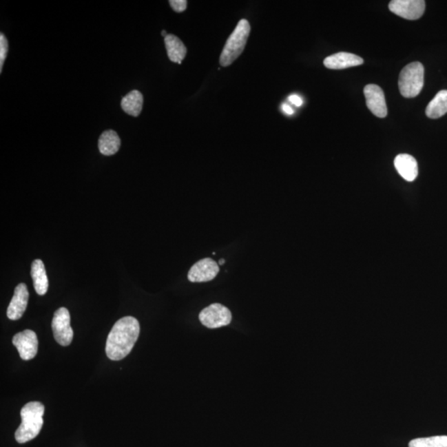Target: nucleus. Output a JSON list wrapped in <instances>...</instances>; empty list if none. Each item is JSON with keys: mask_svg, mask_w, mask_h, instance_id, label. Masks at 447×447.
Returning a JSON list of instances; mask_svg holds the SVG:
<instances>
[{"mask_svg": "<svg viewBox=\"0 0 447 447\" xmlns=\"http://www.w3.org/2000/svg\"><path fill=\"white\" fill-rule=\"evenodd\" d=\"M141 326L136 318L125 317L114 324L106 342L105 352L112 360L125 359L136 343Z\"/></svg>", "mask_w": 447, "mask_h": 447, "instance_id": "1", "label": "nucleus"}, {"mask_svg": "<svg viewBox=\"0 0 447 447\" xmlns=\"http://www.w3.org/2000/svg\"><path fill=\"white\" fill-rule=\"evenodd\" d=\"M44 406L39 402H30L21 410L22 424L15 433V439L20 444L38 436L43 426Z\"/></svg>", "mask_w": 447, "mask_h": 447, "instance_id": "2", "label": "nucleus"}, {"mask_svg": "<svg viewBox=\"0 0 447 447\" xmlns=\"http://www.w3.org/2000/svg\"><path fill=\"white\" fill-rule=\"evenodd\" d=\"M248 20L241 19L231 35L229 37L220 57L222 67H229L243 53L250 34Z\"/></svg>", "mask_w": 447, "mask_h": 447, "instance_id": "3", "label": "nucleus"}, {"mask_svg": "<svg viewBox=\"0 0 447 447\" xmlns=\"http://www.w3.org/2000/svg\"><path fill=\"white\" fill-rule=\"evenodd\" d=\"M424 85V67L421 63L414 61L402 70L399 79L401 95L414 98L419 95Z\"/></svg>", "mask_w": 447, "mask_h": 447, "instance_id": "4", "label": "nucleus"}, {"mask_svg": "<svg viewBox=\"0 0 447 447\" xmlns=\"http://www.w3.org/2000/svg\"><path fill=\"white\" fill-rule=\"evenodd\" d=\"M52 328L56 342L61 346H67L72 343L74 334L71 326V315L65 307H61L55 311Z\"/></svg>", "mask_w": 447, "mask_h": 447, "instance_id": "5", "label": "nucleus"}, {"mask_svg": "<svg viewBox=\"0 0 447 447\" xmlns=\"http://www.w3.org/2000/svg\"><path fill=\"white\" fill-rule=\"evenodd\" d=\"M199 319L203 326L210 329H216V328L229 325L232 315L227 306L220 303H214L200 311Z\"/></svg>", "mask_w": 447, "mask_h": 447, "instance_id": "6", "label": "nucleus"}, {"mask_svg": "<svg viewBox=\"0 0 447 447\" xmlns=\"http://www.w3.org/2000/svg\"><path fill=\"white\" fill-rule=\"evenodd\" d=\"M424 0H393L388 8L393 14L408 20H417L425 12Z\"/></svg>", "mask_w": 447, "mask_h": 447, "instance_id": "7", "label": "nucleus"}, {"mask_svg": "<svg viewBox=\"0 0 447 447\" xmlns=\"http://www.w3.org/2000/svg\"><path fill=\"white\" fill-rule=\"evenodd\" d=\"M12 342L17 348L19 355L23 360L34 359L38 353V336L31 330H25L16 334Z\"/></svg>", "mask_w": 447, "mask_h": 447, "instance_id": "8", "label": "nucleus"}, {"mask_svg": "<svg viewBox=\"0 0 447 447\" xmlns=\"http://www.w3.org/2000/svg\"><path fill=\"white\" fill-rule=\"evenodd\" d=\"M220 272L219 264L212 258H207L196 262L188 273V280L191 282H210Z\"/></svg>", "mask_w": 447, "mask_h": 447, "instance_id": "9", "label": "nucleus"}, {"mask_svg": "<svg viewBox=\"0 0 447 447\" xmlns=\"http://www.w3.org/2000/svg\"><path fill=\"white\" fill-rule=\"evenodd\" d=\"M368 110L379 118L387 116L388 109L383 90L379 85H367L364 89Z\"/></svg>", "mask_w": 447, "mask_h": 447, "instance_id": "10", "label": "nucleus"}, {"mask_svg": "<svg viewBox=\"0 0 447 447\" xmlns=\"http://www.w3.org/2000/svg\"><path fill=\"white\" fill-rule=\"evenodd\" d=\"M30 293L26 284H20L16 287L13 298L7 310V315L10 320L16 321L23 317L25 313Z\"/></svg>", "mask_w": 447, "mask_h": 447, "instance_id": "11", "label": "nucleus"}, {"mask_svg": "<svg viewBox=\"0 0 447 447\" xmlns=\"http://www.w3.org/2000/svg\"><path fill=\"white\" fill-rule=\"evenodd\" d=\"M364 63L362 57L349 52H338L327 56L324 60V65L328 69L342 70L357 67Z\"/></svg>", "mask_w": 447, "mask_h": 447, "instance_id": "12", "label": "nucleus"}, {"mask_svg": "<svg viewBox=\"0 0 447 447\" xmlns=\"http://www.w3.org/2000/svg\"><path fill=\"white\" fill-rule=\"evenodd\" d=\"M395 168L404 179L413 182L417 178L418 167L416 159L409 154L397 155L395 159Z\"/></svg>", "mask_w": 447, "mask_h": 447, "instance_id": "13", "label": "nucleus"}, {"mask_svg": "<svg viewBox=\"0 0 447 447\" xmlns=\"http://www.w3.org/2000/svg\"><path fill=\"white\" fill-rule=\"evenodd\" d=\"M164 42H165L168 59L172 63L182 64V61L185 59L187 49L181 39L175 35L168 34L164 39Z\"/></svg>", "mask_w": 447, "mask_h": 447, "instance_id": "14", "label": "nucleus"}, {"mask_svg": "<svg viewBox=\"0 0 447 447\" xmlns=\"http://www.w3.org/2000/svg\"><path fill=\"white\" fill-rule=\"evenodd\" d=\"M31 276L32 281H34L36 293L40 295V296H43L48 292V278L42 260H36L32 262Z\"/></svg>", "mask_w": 447, "mask_h": 447, "instance_id": "15", "label": "nucleus"}, {"mask_svg": "<svg viewBox=\"0 0 447 447\" xmlns=\"http://www.w3.org/2000/svg\"><path fill=\"white\" fill-rule=\"evenodd\" d=\"M121 145V141L116 131L106 130L101 135L98 147L101 154L105 156L116 154Z\"/></svg>", "mask_w": 447, "mask_h": 447, "instance_id": "16", "label": "nucleus"}, {"mask_svg": "<svg viewBox=\"0 0 447 447\" xmlns=\"http://www.w3.org/2000/svg\"><path fill=\"white\" fill-rule=\"evenodd\" d=\"M143 105V96L141 92L134 91L127 94L121 101V107L126 114L131 116L138 117L141 114Z\"/></svg>", "mask_w": 447, "mask_h": 447, "instance_id": "17", "label": "nucleus"}, {"mask_svg": "<svg viewBox=\"0 0 447 447\" xmlns=\"http://www.w3.org/2000/svg\"><path fill=\"white\" fill-rule=\"evenodd\" d=\"M447 113V91L442 90L439 92L436 96L426 109V114L430 118H441Z\"/></svg>", "mask_w": 447, "mask_h": 447, "instance_id": "18", "label": "nucleus"}, {"mask_svg": "<svg viewBox=\"0 0 447 447\" xmlns=\"http://www.w3.org/2000/svg\"><path fill=\"white\" fill-rule=\"evenodd\" d=\"M409 447H447V436L417 438L409 442Z\"/></svg>", "mask_w": 447, "mask_h": 447, "instance_id": "19", "label": "nucleus"}, {"mask_svg": "<svg viewBox=\"0 0 447 447\" xmlns=\"http://www.w3.org/2000/svg\"><path fill=\"white\" fill-rule=\"evenodd\" d=\"M9 52V43L3 35V32L0 34V72H2L3 65Z\"/></svg>", "mask_w": 447, "mask_h": 447, "instance_id": "20", "label": "nucleus"}, {"mask_svg": "<svg viewBox=\"0 0 447 447\" xmlns=\"http://www.w3.org/2000/svg\"><path fill=\"white\" fill-rule=\"evenodd\" d=\"M170 6L176 13H182L187 10V1L186 0H170Z\"/></svg>", "mask_w": 447, "mask_h": 447, "instance_id": "21", "label": "nucleus"}, {"mask_svg": "<svg viewBox=\"0 0 447 447\" xmlns=\"http://www.w3.org/2000/svg\"><path fill=\"white\" fill-rule=\"evenodd\" d=\"M289 100L291 102V103H293L294 105L298 106V107H300V106L303 103L302 98L297 95L290 96Z\"/></svg>", "mask_w": 447, "mask_h": 447, "instance_id": "22", "label": "nucleus"}, {"mask_svg": "<svg viewBox=\"0 0 447 447\" xmlns=\"http://www.w3.org/2000/svg\"><path fill=\"white\" fill-rule=\"evenodd\" d=\"M282 110H284V112L287 114H289V116H292V114H293V113H294L293 110L289 105H287V104L282 105Z\"/></svg>", "mask_w": 447, "mask_h": 447, "instance_id": "23", "label": "nucleus"}, {"mask_svg": "<svg viewBox=\"0 0 447 447\" xmlns=\"http://www.w3.org/2000/svg\"><path fill=\"white\" fill-rule=\"evenodd\" d=\"M225 260H223V258H221V260H220V261H219V264L220 265H223L225 264Z\"/></svg>", "mask_w": 447, "mask_h": 447, "instance_id": "24", "label": "nucleus"}, {"mask_svg": "<svg viewBox=\"0 0 447 447\" xmlns=\"http://www.w3.org/2000/svg\"><path fill=\"white\" fill-rule=\"evenodd\" d=\"M162 35L164 37V39H165L168 34H167V32L165 30H163L162 32Z\"/></svg>", "mask_w": 447, "mask_h": 447, "instance_id": "25", "label": "nucleus"}]
</instances>
